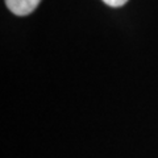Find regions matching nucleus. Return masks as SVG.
<instances>
[{
    "mask_svg": "<svg viewBox=\"0 0 158 158\" xmlns=\"http://www.w3.org/2000/svg\"><path fill=\"white\" fill-rule=\"evenodd\" d=\"M107 6L113 7V8H117V7H123L124 4L128 2V0H103Z\"/></svg>",
    "mask_w": 158,
    "mask_h": 158,
    "instance_id": "f03ea898",
    "label": "nucleus"
},
{
    "mask_svg": "<svg viewBox=\"0 0 158 158\" xmlns=\"http://www.w3.org/2000/svg\"><path fill=\"white\" fill-rule=\"evenodd\" d=\"M41 0H6L8 9L17 16H27L37 8Z\"/></svg>",
    "mask_w": 158,
    "mask_h": 158,
    "instance_id": "f257e3e1",
    "label": "nucleus"
}]
</instances>
